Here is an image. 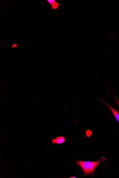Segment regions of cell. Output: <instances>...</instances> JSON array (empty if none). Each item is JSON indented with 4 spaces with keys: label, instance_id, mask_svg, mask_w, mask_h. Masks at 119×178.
Here are the masks:
<instances>
[{
    "label": "cell",
    "instance_id": "cell-4",
    "mask_svg": "<svg viewBox=\"0 0 119 178\" xmlns=\"http://www.w3.org/2000/svg\"><path fill=\"white\" fill-rule=\"evenodd\" d=\"M47 1L51 4L53 10H56L58 8V6H60V4L56 2L55 0H47Z\"/></svg>",
    "mask_w": 119,
    "mask_h": 178
},
{
    "label": "cell",
    "instance_id": "cell-3",
    "mask_svg": "<svg viewBox=\"0 0 119 178\" xmlns=\"http://www.w3.org/2000/svg\"><path fill=\"white\" fill-rule=\"evenodd\" d=\"M66 137L64 136H60L52 140V143L53 144H61L65 142Z\"/></svg>",
    "mask_w": 119,
    "mask_h": 178
},
{
    "label": "cell",
    "instance_id": "cell-2",
    "mask_svg": "<svg viewBox=\"0 0 119 178\" xmlns=\"http://www.w3.org/2000/svg\"><path fill=\"white\" fill-rule=\"evenodd\" d=\"M100 99L103 101V102H104L105 103V104L108 106L109 107L110 109L111 110L112 113H113V115L114 117H115L116 120H117L119 122V112L117 111V110L115 109H114L111 106H110L108 104V103H107L105 102L104 100H102V99Z\"/></svg>",
    "mask_w": 119,
    "mask_h": 178
},
{
    "label": "cell",
    "instance_id": "cell-5",
    "mask_svg": "<svg viewBox=\"0 0 119 178\" xmlns=\"http://www.w3.org/2000/svg\"><path fill=\"white\" fill-rule=\"evenodd\" d=\"M69 178H76L77 177H69Z\"/></svg>",
    "mask_w": 119,
    "mask_h": 178
},
{
    "label": "cell",
    "instance_id": "cell-1",
    "mask_svg": "<svg viewBox=\"0 0 119 178\" xmlns=\"http://www.w3.org/2000/svg\"><path fill=\"white\" fill-rule=\"evenodd\" d=\"M105 158L104 157H101L100 161H81L75 160L77 165L81 168L84 172V176L90 175L93 174L95 172V169L101 162L104 161Z\"/></svg>",
    "mask_w": 119,
    "mask_h": 178
},
{
    "label": "cell",
    "instance_id": "cell-6",
    "mask_svg": "<svg viewBox=\"0 0 119 178\" xmlns=\"http://www.w3.org/2000/svg\"><path fill=\"white\" fill-rule=\"evenodd\" d=\"M117 104L119 106V100H118L117 101Z\"/></svg>",
    "mask_w": 119,
    "mask_h": 178
}]
</instances>
